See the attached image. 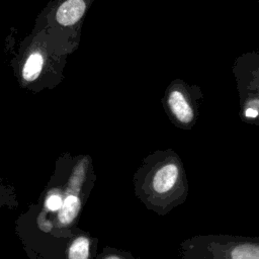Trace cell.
Wrapping results in <instances>:
<instances>
[{
  "label": "cell",
  "mask_w": 259,
  "mask_h": 259,
  "mask_svg": "<svg viewBox=\"0 0 259 259\" xmlns=\"http://www.w3.org/2000/svg\"><path fill=\"white\" fill-rule=\"evenodd\" d=\"M84 0H66L57 10V21L65 26L76 23L85 12Z\"/></svg>",
  "instance_id": "cell-1"
},
{
  "label": "cell",
  "mask_w": 259,
  "mask_h": 259,
  "mask_svg": "<svg viewBox=\"0 0 259 259\" xmlns=\"http://www.w3.org/2000/svg\"><path fill=\"white\" fill-rule=\"evenodd\" d=\"M178 168L175 164L169 163L161 167L154 175L152 187L157 193L169 192L177 182Z\"/></svg>",
  "instance_id": "cell-2"
},
{
  "label": "cell",
  "mask_w": 259,
  "mask_h": 259,
  "mask_svg": "<svg viewBox=\"0 0 259 259\" xmlns=\"http://www.w3.org/2000/svg\"><path fill=\"white\" fill-rule=\"evenodd\" d=\"M168 104L176 116V118L182 123H188L193 118V111L191 106L189 105L188 101L184 97L183 93L174 90L169 94L168 97Z\"/></svg>",
  "instance_id": "cell-3"
},
{
  "label": "cell",
  "mask_w": 259,
  "mask_h": 259,
  "mask_svg": "<svg viewBox=\"0 0 259 259\" xmlns=\"http://www.w3.org/2000/svg\"><path fill=\"white\" fill-rule=\"evenodd\" d=\"M80 208V199L75 194H69L59 209V220L64 225L71 224L77 217Z\"/></svg>",
  "instance_id": "cell-4"
},
{
  "label": "cell",
  "mask_w": 259,
  "mask_h": 259,
  "mask_svg": "<svg viewBox=\"0 0 259 259\" xmlns=\"http://www.w3.org/2000/svg\"><path fill=\"white\" fill-rule=\"evenodd\" d=\"M44 64L42 56L39 53L31 54L28 59L26 60L23 70L22 76L26 81L34 80L40 73Z\"/></svg>",
  "instance_id": "cell-5"
},
{
  "label": "cell",
  "mask_w": 259,
  "mask_h": 259,
  "mask_svg": "<svg viewBox=\"0 0 259 259\" xmlns=\"http://www.w3.org/2000/svg\"><path fill=\"white\" fill-rule=\"evenodd\" d=\"M69 259H88L89 240L85 237H79L73 241L68 252Z\"/></svg>",
  "instance_id": "cell-6"
},
{
  "label": "cell",
  "mask_w": 259,
  "mask_h": 259,
  "mask_svg": "<svg viewBox=\"0 0 259 259\" xmlns=\"http://www.w3.org/2000/svg\"><path fill=\"white\" fill-rule=\"evenodd\" d=\"M258 247L252 244H244L236 247L231 252V259H259Z\"/></svg>",
  "instance_id": "cell-7"
},
{
  "label": "cell",
  "mask_w": 259,
  "mask_h": 259,
  "mask_svg": "<svg viewBox=\"0 0 259 259\" xmlns=\"http://www.w3.org/2000/svg\"><path fill=\"white\" fill-rule=\"evenodd\" d=\"M63 204V198L60 194L57 193H53L50 196H48L47 200H46V206L50 209V210H59L61 208Z\"/></svg>",
  "instance_id": "cell-8"
},
{
  "label": "cell",
  "mask_w": 259,
  "mask_h": 259,
  "mask_svg": "<svg viewBox=\"0 0 259 259\" xmlns=\"http://www.w3.org/2000/svg\"><path fill=\"white\" fill-rule=\"evenodd\" d=\"M245 115L249 118H255L257 115H258V110H257V102L255 103V105L252 107V106H249L247 107L246 111H245Z\"/></svg>",
  "instance_id": "cell-9"
},
{
  "label": "cell",
  "mask_w": 259,
  "mask_h": 259,
  "mask_svg": "<svg viewBox=\"0 0 259 259\" xmlns=\"http://www.w3.org/2000/svg\"><path fill=\"white\" fill-rule=\"evenodd\" d=\"M105 259H119L118 257H115V256H112V257H107V258H105Z\"/></svg>",
  "instance_id": "cell-10"
}]
</instances>
